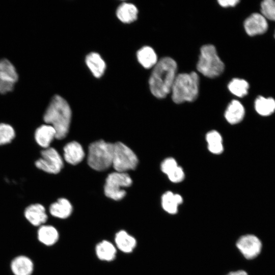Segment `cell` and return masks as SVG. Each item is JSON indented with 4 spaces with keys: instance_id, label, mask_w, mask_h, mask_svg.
I'll return each instance as SVG.
<instances>
[{
    "instance_id": "obj_6",
    "label": "cell",
    "mask_w": 275,
    "mask_h": 275,
    "mask_svg": "<svg viewBox=\"0 0 275 275\" xmlns=\"http://www.w3.org/2000/svg\"><path fill=\"white\" fill-rule=\"evenodd\" d=\"M138 163L137 156L128 147L121 142L114 144L112 166L117 172L134 170Z\"/></svg>"
},
{
    "instance_id": "obj_16",
    "label": "cell",
    "mask_w": 275,
    "mask_h": 275,
    "mask_svg": "<svg viewBox=\"0 0 275 275\" xmlns=\"http://www.w3.org/2000/svg\"><path fill=\"white\" fill-rule=\"evenodd\" d=\"M59 237L58 231L53 226L43 225L39 227L37 238L42 244L47 246L52 245L58 241Z\"/></svg>"
},
{
    "instance_id": "obj_23",
    "label": "cell",
    "mask_w": 275,
    "mask_h": 275,
    "mask_svg": "<svg viewBox=\"0 0 275 275\" xmlns=\"http://www.w3.org/2000/svg\"><path fill=\"white\" fill-rule=\"evenodd\" d=\"M95 251L97 257L101 260L111 261L116 257V248L107 240L98 243L96 246Z\"/></svg>"
},
{
    "instance_id": "obj_32",
    "label": "cell",
    "mask_w": 275,
    "mask_h": 275,
    "mask_svg": "<svg viewBox=\"0 0 275 275\" xmlns=\"http://www.w3.org/2000/svg\"><path fill=\"white\" fill-rule=\"evenodd\" d=\"M14 85V84L0 79V93L4 94L11 91L13 89Z\"/></svg>"
},
{
    "instance_id": "obj_26",
    "label": "cell",
    "mask_w": 275,
    "mask_h": 275,
    "mask_svg": "<svg viewBox=\"0 0 275 275\" xmlns=\"http://www.w3.org/2000/svg\"><path fill=\"white\" fill-rule=\"evenodd\" d=\"M206 140L208 143V148L211 153L219 154L223 151L222 138L217 131L212 130L208 132Z\"/></svg>"
},
{
    "instance_id": "obj_30",
    "label": "cell",
    "mask_w": 275,
    "mask_h": 275,
    "mask_svg": "<svg viewBox=\"0 0 275 275\" xmlns=\"http://www.w3.org/2000/svg\"><path fill=\"white\" fill-rule=\"evenodd\" d=\"M178 166V164L175 159L171 157L167 158L161 163V170L163 173L168 175Z\"/></svg>"
},
{
    "instance_id": "obj_15",
    "label": "cell",
    "mask_w": 275,
    "mask_h": 275,
    "mask_svg": "<svg viewBox=\"0 0 275 275\" xmlns=\"http://www.w3.org/2000/svg\"><path fill=\"white\" fill-rule=\"evenodd\" d=\"M245 115L243 105L238 100H232L228 106L225 117L227 121L231 124H236L242 121Z\"/></svg>"
},
{
    "instance_id": "obj_28",
    "label": "cell",
    "mask_w": 275,
    "mask_h": 275,
    "mask_svg": "<svg viewBox=\"0 0 275 275\" xmlns=\"http://www.w3.org/2000/svg\"><path fill=\"white\" fill-rule=\"evenodd\" d=\"M14 129L9 124L0 123V145L10 143L14 138Z\"/></svg>"
},
{
    "instance_id": "obj_25",
    "label": "cell",
    "mask_w": 275,
    "mask_h": 275,
    "mask_svg": "<svg viewBox=\"0 0 275 275\" xmlns=\"http://www.w3.org/2000/svg\"><path fill=\"white\" fill-rule=\"evenodd\" d=\"M18 78L14 65L7 59L0 60V79L15 84Z\"/></svg>"
},
{
    "instance_id": "obj_17",
    "label": "cell",
    "mask_w": 275,
    "mask_h": 275,
    "mask_svg": "<svg viewBox=\"0 0 275 275\" xmlns=\"http://www.w3.org/2000/svg\"><path fill=\"white\" fill-rule=\"evenodd\" d=\"M73 208L70 202L65 198H60L49 207L51 215L57 218L64 219L68 217L72 212Z\"/></svg>"
},
{
    "instance_id": "obj_27",
    "label": "cell",
    "mask_w": 275,
    "mask_h": 275,
    "mask_svg": "<svg viewBox=\"0 0 275 275\" xmlns=\"http://www.w3.org/2000/svg\"><path fill=\"white\" fill-rule=\"evenodd\" d=\"M229 90L234 95L242 97L248 93L249 83L243 79L233 78L228 84Z\"/></svg>"
},
{
    "instance_id": "obj_10",
    "label": "cell",
    "mask_w": 275,
    "mask_h": 275,
    "mask_svg": "<svg viewBox=\"0 0 275 275\" xmlns=\"http://www.w3.org/2000/svg\"><path fill=\"white\" fill-rule=\"evenodd\" d=\"M244 28L249 35L253 36L266 32L268 29V23L262 14L255 13L245 20Z\"/></svg>"
},
{
    "instance_id": "obj_33",
    "label": "cell",
    "mask_w": 275,
    "mask_h": 275,
    "mask_svg": "<svg viewBox=\"0 0 275 275\" xmlns=\"http://www.w3.org/2000/svg\"><path fill=\"white\" fill-rule=\"evenodd\" d=\"M239 2V0H218V3L223 7H234Z\"/></svg>"
},
{
    "instance_id": "obj_4",
    "label": "cell",
    "mask_w": 275,
    "mask_h": 275,
    "mask_svg": "<svg viewBox=\"0 0 275 275\" xmlns=\"http://www.w3.org/2000/svg\"><path fill=\"white\" fill-rule=\"evenodd\" d=\"M197 69L202 74L211 78L216 77L223 72L225 65L214 46L206 44L202 46Z\"/></svg>"
},
{
    "instance_id": "obj_8",
    "label": "cell",
    "mask_w": 275,
    "mask_h": 275,
    "mask_svg": "<svg viewBox=\"0 0 275 275\" xmlns=\"http://www.w3.org/2000/svg\"><path fill=\"white\" fill-rule=\"evenodd\" d=\"M42 157L35 162L36 167L45 172L58 174L63 167L62 158L53 148L49 147L43 150Z\"/></svg>"
},
{
    "instance_id": "obj_13",
    "label": "cell",
    "mask_w": 275,
    "mask_h": 275,
    "mask_svg": "<svg viewBox=\"0 0 275 275\" xmlns=\"http://www.w3.org/2000/svg\"><path fill=\"white\" fill-rule=\"evenodd\" d=\"M64 157L69 163L75 165L80 162L85 157V152L81 145L77 142L72 141L67 144L64 147Z\"/></svg>"
},
{
    "instance_id": "obj_22",
    "label": "cell",
    "mask_w": 275,
    "mask_h": 275,
    "mask_svg": "<svg viewBox=\"0 0 275 275\" xmlns=\"http://www.w3.org/2000/svg\"><path fill=\"white\" fill-rule=\"evenodd\" d=\"M139 62L145 68L153 67L157 63V57L154 49L146 46L140 49L136 53Z\"/></svg>"
},
{
    "instance_id": "obj_21",
    "label": "cell",
    "mask_w": 275,
    "mask_h": 275,
    "mask_svg": "<svg viewBox=\"0 0 275 275\" xmlns=\"http://www.w3.org/2000/svg\"><path fill=\"white\" fill-rule=\"evenodd\" d=\"M138 10L132 4L123 3L117 8V17L124 23H131L135 20L138 17Z\"/></svg>"
},
{
    "instance_id": "obj_14",
    "label": "cell",
    "mask_w": 275,
    "mask_h": 275,
    "mask_svg": "<svg viewBox=\"0 0 275 275\" xmlns=\"http://www.w3.org/2000/svg\"><path fill=\"white\" fill-rule=\"evenodd\" d=\"M56 131L50 125H42L39 127L35 132V139L41 147L46 149L56 138Z\"/></svg>"
},
{
    "instance_id": "obj_34",
    "label": "cell",
    "mask_w": 275,
    "mask_h": 275,
    "mask_svg": "<svg viewBox=\"0 0 275 275\" xmlns=\"http://www.w3.org/2000/svg\"><path fill=\"white\" fill-rule=\"evenodd\" d=\"M226 275H248V274L243 270H238L237 271L230 272Z\"/></svg>"
},
{
    "instance_id": "obj_18",
    "label": "cell",
    "mask_w": 275,
    "mask_h": 275,
    "mask_svg": "<svg viewBox=\"0 0 275 275\" xmlns=\"http://www.w3.org/2000/svg\"><path fill=\"white\" fill-rule=\"evenodd\" d=\"M86 63L95 77L99 78L104 73L106 64L98 53H89L86 57Z\"/></svg>"
},
{
    "instance_id": "obj_35",
    "label": "cell",
    "mask_w": 275,
    "mask_h": 275,
    "mask_svg": "<svg viewBox=\"0 0 275 275\" xmlns=\"http://www.w3.org/2000/svg\"><path fill=\"white\" fill-rule=\"evenodd\" d=\"M274 38H275V33H274Z\"/></svg>"
},
{
    "instance_id": "obj_2",
    "label": "cell",
    "mask_w": 275,
    "mask_h": 275,
    "mask_svg": "<svg viewBox=\"0 0 275 275\" xmlns=\"http://www.w3.org/2000/svg\"><path fill=\"white\" fill-rule=\"evenodd\" d=\"M71 119V110L65 99L54 95L43 116L44 121L56 131V139L62 140L67 135Z\"/></svg>"
},
{
    "instance_id": "obj_3",
    "label": "cell",
    "mask_w": 275,
    "mask_h": 275,
    "mask_svg": "<svg viewBox=\"0 0 275 275\" xmlns=\"http://www.w3.org/2000/svg\"><path fill=\"white\" fill-rule=\"evenodd\" d=\"M199 81L195 72L177 74L171 91L173 101L177 104L195 101L199 94Z\"/></svg>"
},
{
    "instance_id": "obj_11",
    "label": "cell",
    "mask_w": 275,
    "mask_h": 275,
    "mask_svg": "<svg viewBox=\"0 0 275 275\" xmlns=\"http://www.w3.org/2000/svg\"><path fill=\"white\" fill-rule=\"evenodd\" d=\"M24 215L26 219L35 227L44 225L48 218L45 207L39 203L28 206L24 210Z\"/></svg>"
},
{
    "instance_id": "obj_9",
    "label": "cell",
    "mask_w": 275,
    "mask_h": 275,
    "mask_svg": "<svg viewBox=\"0 0 275 275\" xmlns=\"http://www.w3.org/2000/svg\"><path fill=\"white\" fill-rule=\"evenodd\" d=\"M236 245L244 257L249 260L258 256L262 249L260 240L253 234H246L240 237Z\"/></svg>"
},
{
    "instance_id": "obj_7",
    "label": "cell",
    "mask_w": 275,
    "mask_h": 275,
    "mask_svg": "<svg viewBox=\"0 0 275 275\" xmlns=\"http://www.w3.org/2000/svg\"><path fill=\"white\" fill-rule=\"evenodd\" d=\"M132 180L125 172H113L109 174L106 179L104 187V194L106 197L114 200H120L126 195L122 187L130 186Z\"/></svg>"
},
{
    "instance_id": "obj_24",
    "label": "cell",
    "mask_w": 275,
    "mask_h": 275,
    "mask_svg": "<svg viewBox=\"0 0 275 275\" xmlns=\"http://www.w3.org/2000/svg\"><path fill=\"white\" fill-rule=\"evenodd\" d=\"M255 108L260 115L267 116L275 111V100L271 97L258 96L255 101Z\"/></svg>"
},
{
    "instance_id": "obj_12",
    "label": "cell",
    "mask_w": 275,
    "mask_h": 275,
    "mask_svg": "<svg viewBox=\"0 0 275 275\" xmlns=\"http://www.w3.org/2000/svg\"><path fill=\"white\" fill-rule=\"evenodd\" d=\"M10 269L14 275H32L34 265L33 261L29 257L19 255L11 261Z\"/></svg>"
},
{
    "instance_id": "obj_19",
    "label": "cell",
    "mask_w": 275,
    "mask_h": 275,
    "mask_svg": "<svg viewBox=\"0 0 275 275\" xmlns=\"http://www.w3.org/2000/svg\"><path fill=\"white\" fill-rule=\"evenodd\" d=\"M183 202L182 197L171 191H167L161 197V206L163 209L171 214L178 212V206Z\"/></svg>"
},
{
    "instance_id": "obj_5",
    "label": "cell",
    "mask_w": 275,
    "mask_h": 275,
    "mask_svg": "<svg viewBox=\"0 0 275 275\" xmlns=\"http://www.w3.org/2000/svg\"><path fill=\"white\" fill-rule=\"evenodd\" d=\"M114 144L99 140L89 147L87 161L93 169L102 171L112 166Z\"/></svg>"
},
{
    "instance_id": "obj_29",
    "label": "cell",
    "mask_w": 275,
    "mask_h": 275,
    "mask_svg": "<svg viewBox=\"0 0 275 275\" xmlns=\"http://www.w3.org/2000/svg\"><path fill=\"white\" fill-rule=\"evenodd\" d=\"M261 11L266 19L275 21V0H265L262 2Z\"/></svg>"
},
{
    "instance_id": "obj_1",
    "label": "cell",
    "mask_w": 275,
    "mask_h": 275,
    "mask_svg": "<svg viewBox=\"0 0 275 275\" xmlns=\"http://www.w3.org/2000/svg\"><path fill=\"white\" fill-rule=\"evenodd\" d=\"M177 70L176 61L170 57H163L158 61L149 79L150 90L154 96L163 98L171 92Z\"/></svg>"
},
{
    "instance_id": "obj_31",
    "label": "cell",
    "mask_w": 275,
    "mask_h": 275,
    "mask_svg": "<svg viewBox=\"0 0 275 275\" xmlns=\"http://www.w3.org/2000/svg\"><path fill=\"white\" fill-rule=\"evenodd\" d=\"M168 176L171 181L174 183H178L184 179V173L182 168L178 166Z\"/></svg>"
},
{
    "instance_id": "obj_20",
    "label": "cell",
    "mask_w": 275,
    "mask_h": 275,
    "mask_svg": "<svg viewBox=\"0 0 275 275\" xmlns=\"http://www.w3.org/2000/svg\"><path fill=\"white\" fill-rule=\"evenodd\" d=\"M115 239L117 248L126 253L132 252L136 245L135 239L124 230L117 232Z\"/></svg>"
}]
</instances>
